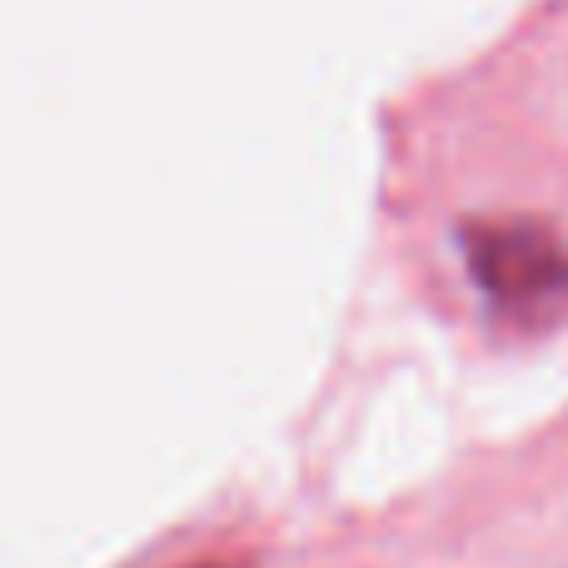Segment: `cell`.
<instances>
[{
    "instance_id": "7a4b0ae2",
    "label": "cell",
    "mask_w": 568,
    "mask_h": 568,
    "mask_svg": "<svg viewBox=\"0 0 568 568\" xmlns=\"http://www.w3.org/2000/svg\"><path fill=\"white\" fill-rule=\"evenodd\" d=\"M200 568H220V564H200Z\"/></svg>"
},
{
    "instance_id": "6da1fadb",
    "label": "cell",
    "mask_w": 568,
    "mask_h": 568,
    "mask_svg": "<svg viewBox=\"0 0 568 568\" xmlns=\"http://www.w3.org/2000/svg\"><path fill=\"white\" fill-rule=\"evenodd\" d=\"M464 265L489 310L544 324L568 310V245L539 220H474L459 230Z\"/></svg>"
}]
</instances>
